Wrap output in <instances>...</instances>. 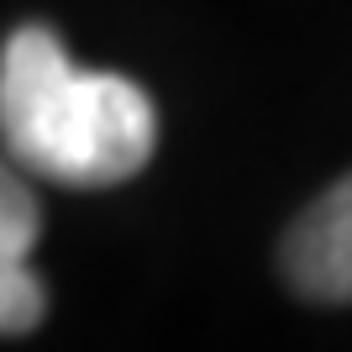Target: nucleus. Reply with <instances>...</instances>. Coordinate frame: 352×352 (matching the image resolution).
Here are the masks:
<instances>
[{
  "instance_id": "f257e3e1",
  "label": "nucleus",
  "mask_w": 352,
  "mask_h": 352,
  "mask_svg": "<svg viewBox=\"0 0 352 352\" xmlns=\"http://www.w3.org/2000/svg\"><path fill=\"white\" fill-rule=\"evenodd\" d=\"M0 142L37 179L105 190L147 168L158 111L142 85L79 69L58 32L32 21L0 47Z\"/></svg>"
},
{
  "instance_id": "f03ea898",
  "label": "nucleus",
  "mask_w": 352,
  "mask_h": 352,
  "mask_svg": "<svg viewBox=\"0 0 352 352\" xmlns=\"http://www.w3.org/2000/svg\"><path fill=\"white\" fill-rule=\"evenodd\" d=\"M279 268L310 305H352V174H342L289 221Z\"/></svg>"
},
{
  "instance_id": "7ed1b4c3",
  "label": "nucleus",
  "mask_w": 352,
  "mask_h": 352,
  "mask_svg": "<svg viewBox=\"0 0 352 352\" xmlns=\"http://www.w3.org/2000/svg\"><path fill=\"white\" fill-rule=\"evenodd\" d=\"M37 232H43V206L27 184V168L6 153L0 158V268L27 263V252L37 248Z\"/></svg>"
},
{
  "instance_id": "20e7f679",
  "label": "nucleus",
  "mask_w": 352,
  "mask_h": 352,
  "mask_svg": "<svg viewBox=\"0 0 352 352\" xmlns=\"http://www.w3.org/2000/svg\"><path fill=\"white\" fill-rule=\"evenodd\" d=\"M47 316V289L27 263L0 268V337H27Z\"/></svg>"
}]
</instances>
